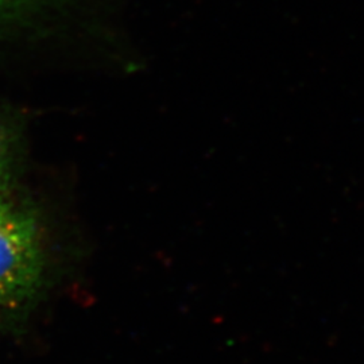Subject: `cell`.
Here are the masks:
<instances>
[{
	"mask_svg": "<svg viewBox=\"0 0 364 364\" xmlns=\"http://www.w3.org/2000/svg\"><path fill=\"white\" fill-rule=\"evenodd\" d=\"M42 266L34 218L0 196V304H14L31 294Z\"/></svg>",
	"mask_w": 364,
	"mask_h": 364,
	"instance_id": "cell-1",
	"label": "cell"
},
{
	"mask_svg": "<svg viewBox=\"0 0 364 364\" xmlns=\"http://www.w3.org/2000/svg\"><path fill=\"white\" fill-rule=\"evenodd\" d=\"M11 164V151H10V141L4 129L0 124V191L6 185L10 176V165Z\"/></svg>",
	"mask_w": 364,
	"mask_h": 364,
	"instance_id": "cell-2",
	"label": "cell"
},
{
	"mask_svg": "<svg viewBox=\"0 0 364 364\" xmlns=\"http://www.w3.org/2000/svg\"><path fill=\"white\" fill-rule=\"evenodd\" d=\"M23 1H26V0H0V15L13 10L16 6L22 4Z\"/></svg>",
	"mask_w": 364,
	"mask_h": 364,
	"instance_id": "cell-3",
	"label": "cell"
}]
</instances>
